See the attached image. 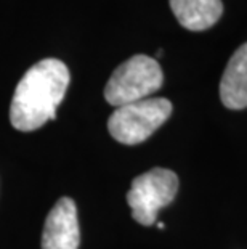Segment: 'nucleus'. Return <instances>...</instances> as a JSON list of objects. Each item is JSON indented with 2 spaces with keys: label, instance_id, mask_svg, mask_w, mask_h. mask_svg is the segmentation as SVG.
Segmentation results:
<instances>
[{
  "label": "nucleus",
  "instance_id": "7ed1b4c3",
  "mask_svg": "<svg viewBox=\"0 0 247 249\" xmlns=\"http://www.w3.org/2000/svg\"><path fill=\"white\" fill-rule=\"evenodd\" d=\"M170 114L172 103L167 98H145L115 108L108 129L113 139L122 145H138L149 139Z\"/></svg>",
  "mask_w": 247,
  "mask_h": 249
},
{
  "label": "nucleus",
  "instance_id": "39448f33",
  "mask_svg": "<svg viewBox=\"0 0 247 249\" xmlns=\"http://www.w3.org/2000/svg\"><path fill=\"white\" fill-rule=\"evenodd\" d=\"M81 231L77 208L71 198H61L47 215L42 249H79Z\"/></svg>",
  "mask_w": 247,
  "mask_h": 249
},
{
  "label": "nucleus",
  "instance_id": "6e6552de",
  "mask_svg": "<svg viewBox=\"0 0 247 249\" xmlns=\"http://www.w3.org/2000/svg\"><path fill=\"white\" fill-rule=\"evenodd\" d=\"M156 225H157V229H159V230H164V229H165V225L162 224V222H157Z\"/></svg>",
  "mask_w": 247,
  "mask_h": 249
},
{
  "label": "nucleus",
  "instance_id": "423d86ee",
  "mask_svg": "<svg viewBox=\"0 0 247 249\" xmlns=\"http://www.w3.org/2000/svg\"><path fill=\"white\" fill-rule=\"evenodd\" d=\"M220 98L230 109L247 108V42L230 58L220 81Z\"/></svg>",
  "mask_w": 247,
  "mask_h": 249
},
{
  "label": "nucleus",
  "instance_id": "f03ea898",
  "mask_svg": "<svg viewBox=\"0 0 247 249\" xmlns=\"http://www.w3.org/2000/svg\"><path fill=\"white\" fill-rule=\"evenodd\" d=\"M164 82V74L154 58L135 55L117 66L104 87V98L119 108L124 105L145 100L157 92Z\"/></svg>",
  "mask_w": 247,
  "mask_h": 249
},
{
  "label": "nucleus",
  "instance_id": "f257e3e1",
  "mask_svg": "<svg viewBox=\"0 0 247 249\" xmlns=\"http://www.w3.org/2000/svg\"><path fill=\"white\" fill-rule=\"evenodd\" d=\"M69 86V71L63 61L47 58L23 76L10 105V121L15 129L31 132L56 118V108Z\"/></svg>",
  "mask_w": 247,
  "mask_h": 249
},
{
  "label": "nucleus",
  "instance_id": "20e7f679",
  "mask_svg": "<svg viewBox=\"0 0 247 249\" xmlns=\"http://www.w3.org/2000/svg\"><path fill=\"white\" fill-rule=\"evenodd\" d=\"M178 192V177L169 169H151L133 178L127 193L132 217L138 224L149 227L156 224L157 213L169 206Z\"/></svg>",
  "mask_w": 247,
  "mask_h": 249
},
{
  "label": "nucleus",
  "instance_id": "0eeeda50",
  "mask_svg": "<svg viewBox=\"0 0 247 249\" xmlns=\"http://www.w3.org/2000/svg\"><path fill=\"white\" fill-rule=\"evenodd\" d=\"M177 21L188 31H206L223 13L222 0H169Z\"/></svg>",
  "mask_w": 247,
  "mask_h": 249
}]
</instances>
